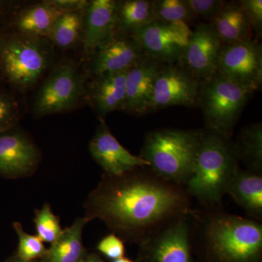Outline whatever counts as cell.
Returning a JSON list of instances; mask_svg holds the SVG:
<instances>
[{
    "label": "cell",
    "mask_w": 262,
    "mask_h": 262,
    "mask_svg": "<svg viewBox=\"0 0 262 262\" xmlns=\"http://www.w3.org/2000/svg\"><path fill=\"white\" fill-rule=\"evenodd\" d=\"M217 73L253 92L262 84V48L256 39L226 45L222 48Z\"/></svg>",
    "instance_id": "cell-9"
},
{
    "label": "cell",
    "mask_w": 262,
    "mask_h": 262,
    "mask_svg": "<svg viewBox=\"0 0 262 262\" xmlns=\"http://www.w3.org/2000/svg\"><path fill=\"white\" fill-rule=\"evenodd\" d=\"M253 91L231 82L219 73L202 81L196 106L202 110L206 130L231 138Z\"/></svg>",
    "instance_id": "cell-5"
},
{
    "label": "cell",
    "mask_w": 262,
    "mask_h": 262,
    "mask_svg": "<svg viewBox=\"0 0 262 262\" xmlns=\"http://www.w3.org/2000/svg\"><path fill=\"white\" fill-rule=\"evenodd\" d=\"M34 221L36 232L43 243L52 244L61 234L60 220L52 211L49 203H46L41 209L35 210Z\"/></svg>",
    "instance_id": "cell-27"
},
{
    "label": "cell",
    "mask_w": 262,
    "mask_h": 262,
    "mask_svg": "<svg viewBox=\"0 0 262 262\" xmlns=\"http://www.w3.org/2000/svg\"><path fill=\"white\" fill-rule=\"evenodd\" d=\"M7 9L6 3L0 2V23L3 20L5 15H6Z\"/></svg>",
    "instance_id": "cell-35"
},
{
    "label": "cell",
    "mask_w": 262,
    "mask_h": 262,
    "mask_svg": "<svg viewBox=\"0 0 262 262\" xmlns=\"http://www.w3.org/2000/svg\"><path fill=\"white\" fill-rule=\"evenodd\" d=\"M239 161L246 165V170L262 174V125L251 124L239 132L234 143Z\"/></svg>",
    "instance_id": "cell-24"
},
{
    "label": "cell",
    "mask_w": 262,
    "mask_h": 262,
    "mask_svg": "<svg viewBox=\"0 0 262 262\" xmlns=\"http://www.w3.org/2000/svg\"><path fill=\"white\" fill-rule=\"evenodd\" d=\"M226 45L253 39V29L239 1H225L209 23Z\"/></svg>",
    "instance_id": "cell-19"
},
{
    "label": "cell",
    "mask_w": 262,
    "mask_h": 262,
    "mask_svg": "<svg viewBox=\"0 0 262 262\" xmlns=\"http://www.w3.org/2000/svg\"><path fill=\"white\" fill-rule=\"evenodd\" d=\"M117 1L93 0L84 13V51L94 52L116 32Z\"/></svg>",
    "instance_id": "cell-17"
},
{
    "label": "cell",
    "mask_w": 262,
    "mask_h": 262,
    "mask_svg": "<svg viewBox=\"0 0 262 262\" xmlns=\"http://www.w3.org/2000/svg\"><path fill=\"white\" fill-rule=\"evenodd\" d=\"M3 80V77H2L1 73H0V82Z\"/></svg>",
    "instance_id": "cell-38"
},
{
    "label": "cell",
    "mask_w": 262,
    "mask_h": 262,
    "mask_svg": "<svg viewBox=\"0 0 262 262\" xmlns=\"http://www.w3.org/2000/svg\"><path fill=\"white\" fill-rule=\"evenodd\" d=\"M13 228L18 237V249L15 254L17 257L30 261L41 259L46 255L47 248L37 235L27 233L20 222H14Z\"/></svg>",
    "instance_id": "cell-28"
},
{
    "label": "cell",
    "mask_w": 262,
    "mask_h": 262,
    "mask_svg": "<svg viewBox=\"0 0 262 262\" xmlns=\"http://www.w3.org/2000/svg\"><path fill=\"white\" fill-rule=\"evenodd\" d=\"M83 80L75 66L55 69L43 82L34 101V113L44 117L75 107L84 94Z\"/></svg>",
    "instance_id": "cell-8"
},
{
    "label": "cell",
    "mask_w": 262,
    "mask_h": 262,
    "mask_svg": "<svg viewBox=\"0 0 262 262\" xmlns=\"http://www.w3.org/2000/svg\"><path fill=\"white\" fill-rule=\"evenodd\" d=\"M201 82L179 62L163 63L155 77L150 112L171 106H196Z\"/></svg>",
    "instance_id": "cell-10"
},
{
    "label": "cell",
    "mask_w": 262,
    "mask_h": 262,
    "mask_svg": "<svg viewBox=\"0 0 262 262\" xmlns=\"http://www.w3.org/2000/svg\"><path fill=\"white\" fill-rule=\"evenodd\" d=\"M155 20L164 23L194 21L185 0H155L153 5Z\"/></svg>",
    "instance_id": "cell-26"
},
{
    "label": "cell",
    "mask_w": 262,
    "mask_h": 262,
    "mask_svg": "<svg viewBox=\"0 0 262 262\" xmlns=\"http://www.w3.org/2000/svg\"><path fill=\"white\" fill-rule=\"evenodd\" d=\"M41 160L39 150L23 131L11 129L0 134V176L8 179L32 175Z\"/></svg>",
    "instance_id": "cell-13"
},
{
    "label": "cell",
    "mask_w": 262,
    "mask_h": 262,
    "mask_svg": "<svg viewBox=\"0 0 262 262\" xmlns=\"http://www.w3.org/2000/svg\"><path fill=\"white\" fill-rule=\"evenodd\" d=\"M154 1L125 0L117 2L116 32L133 36L154 21Z\"/></svg>",
    "instance_id": "cell-23"
},
{
    "label": "cell",
    "mask_w": 262,
    "mask_h": 262,
    "mask_svg": "<svg viewBox=\"0 0 262 262\" xmlns=\"http://www.w3.org/2000/svg\"><path fill=\"white\" fill-rule=\"evenodd\" d=\"M20 119L18 106L13 96L0 93V134L15 128Z\"/></svg>",
    "instance_id": "cell-29"
},
{
    "label": "cell",
    "mask_w": 262,
    "mask_h": 262,
    "mask_svg": "<svg viewBox=\"0 0 262 262\" xmlns=\"http://www.w3.org/2000/svg\"><path fill=\"white\" fill-rule=\"evenodd\" d=\"M96 248L98 252L113 261L125 256V242L113 232L103 237L98 242Z\"/></svg>",
    "instance_id": "cell-31"
},
{
    "label": "cell",
    "mask_w": 262,
    "mask_h": 262,
    "mask_svg": "<svg viewBox=\"0 0 262 262\" xmlns=\"http://www.w3.org/2000/svg\"><path fill=\"white\" fill-rule=\"evenodd\" d=\"M96 134L90 142L89 150L95 161L104 173L110 176H120L130 170L149 164L140 156L131 154L117 140L106 122L100 117Z\"/></svg>",
    "instance_id": "cell-14"
},
{
    "label": "cell",
    "mask_w": 262,
    "mask_h": 262,
    "mask_svg": "<svg viewBox=\"0 0 262 262\" xmlns=\"http://www.w3.org/2000/svg\"><path fill=\"white\" fill-rule=\"evenodd\" d=\"M5 262H42V261H38V260H34V261H24V260L20 259V258H19L18 257H17V256H15V255H14V256H11V257L8 258V259H7V261Z\"/></svg>",
    "instance_id": "cell-36"
},
{
    "label": "cell",
    "mask_w": 262,
    "mask_h": 262,
    "mask_svg": "<svg viewBox=\"0 0 262 262\" xmlns=\"http://www.w3.org/2000/svg\"><path fill=\"white\" fill-rule=\"evenodd\" d=\"M239 163L231 138L203 130L192 173L184 187L202 207L221 206Z\"/></svg>",
    "instance_id": "cell-3"
},
{
    "label": "cell",
    "mask_w": 262,
    "mask_h": 262,
    "mask_svg": "<svg viewBox=\"0 0 262 262\" xmlns=\"http://www.w3.org/2000/svg\"><path fill=\"white\" fill-rule=\"evenodd\" d=\"M185 187L162 179L149 168L120 176L103 173L84 203V218L99 220L112 232L138 246L192 211Z\"/></svg>",
    "instance_id": "cell-1"
},
{
    "label": "cell",
    "mask_w": 262,
    "mask_h": 262,
    "mask_svg": "<svg viewBox=\"0 0 262 262\" xmlns=\"http://www.w3.org/2000/svg\"><path fill=\"white\" fill-rule=\"evenodd\" d=\"M188 9L190 11L194 20H205L209 23L215 14L225 4L223 0H185Z\"/></svg>",
    "instance_id": "cell-30"
},
{
    "label": "cell",
    "mask_w": 262,
    "mask_h": 262,
    "mask_svg": "<svg viewBox=\"0 0 262 262\" xmlns=\"http://www.w3.org/2000/svg\"><path fill=\"white\" fill-rule=\"evenodd\" d=\"M51 2L61 13L82 11L86 10L89 4V2L85 0H52Z\"/></svg>",
    "instance_id": "cell-33"
},
{
    "label": "cell",
    "mask_w": 262,
    "mask_h": 262,
    "mask_svg": "<svg viewBox=\"0 0 262 262\" xmlns=\"http://www.w3.org/2000/svg\"><path fill=\"white\" fill-rule=\"evenodd\" d=\"M82 262H104L98 253H88Z\"/></svg>",
    "instance_id": "cell-34"
},
{
    "label": "cell",
    "mask_w": 262,
    "mask_h": 262,
    "mask_svg": "<svg viewBox=\"0 0 262 262\" xmlns=\"http://www.w3.org/2000/svg\"><path fill=\"white\" fill-rule=\"evenodd\" d=\"M227 194L250 219L262 222V174L239 167L227 186Z\"/></svg>",
    "instance_id": "cell-18"
},
{
    "label": "cell",
    "mask_w": 262,
    "mask_h": 262,
    "mask_svg": "<svg viewBox=\"0 0 262 262\" xmlns=\"http://www.w3.org/2000/svg\"><path fill=\"white\" fill-rule=\"evenodd\" d=\"M83 24L82 11L61 13L53 24L48 37L58 47H72L80 39Z\"/></svg>",
    "instance_id": "cell-25"
},
{
    "label": "cell",
    "mask_w": 262,
    "mask_h": 262,
    "mask_svg": "<svg viewBox=\"0 0 262 262\" xmlns=\"http://www.w3.org/2000/svg\"><path fill=\"white\" fill-rule=\"evenodd\" d=\"M191 247L196 262H261L262 223L222 206L192 209Z\"/></svg>",
    "instance_id": "cell-2"
},
{
    "label": "cell",
    "mask_w": 262,
    "mask_h": 262,
    "mask_svg": "<svg viewBox=\"0 0 262 262\" xmlns=\"http://www.w3.org/2000/svg\"><path fill=\"white\" fill-rule=\"evenodd\" d=\"M192 30L185 22L164 23L154 20L133 35L146 57L161 63L179 62Z\"/></svg>",
    "instance_id": "cell-7"
},
{
    "label": "cell",
    "mask_w": 262,
    "mask_h": 262,
    "mask_svg": "<svg viewBox=\"0 0 262 262\" xmlns=\"http://www.w3.org/2000/svg\"><path fill=\"white\" fill-rule=\"evenodd\" d=\"M113 262H135L132 261V260L130 259V258L126 257H122L120 258H118V259L114 260Z\"/></svg>",
    "instance_id": "cell-37"
},
{
    "label": "cell",
    "mask_w": 262,
    "mask_h": 262,
    "mask_svg": "<svg viewBox=\"0 0 262 262\" xmlns=\"http://www.w3.org/2000/svg\"><path fill=\"white\" fill-rule=\"evenodd\" d=\"M61 14L51 1L42 2L22 10L15 18V27L20 34L27 37H48Z\"/></svg>",
    "instance_id": "cell-22"
},
{
    "label": "cell",
    "mask_w": 262,
    "mask_h": 262,
    "mask_svg": "<svg viewBox=\"0 0 262 262\" xmlns=\"http://www.w3.org/2000/svg\"><path fill=\"white\" fill-rule=\"evenodd\" d=\"M91 70L95 76L128 70L147 58L136 40L126 34H115L94 51Z\"/></svg>",
    "instance_id": "cell-15"
},
{
    "label": "cell",
    "mask_w": 262,
    "mask_h": 262,
    "mask_svg": "<svg viewBox=\"0 0 262 262\" xmlns=\"http://www.w3.org/2000/svg\"><path fill=\"white\" fill-rule=\"evenodd\" d=\"M239 2L247 15L253 32L259 36L262 30L261 0H243Z\"/></svg>",
    "instance_id": "cell-32"
},
{
    "label": "cell",
    "mask_w": 262,
    "mask_h": 262,
    "mask_svg": "<svg viewBox=\"0 0 262 262\" xmlns=\"http://www.w3.org/2000/svg\"><path fill=\"white\" fill-rule=\"evenodd\" d=\"M84 217H78L47 249L42 262H82L87 250L82 244V232L89 223Z\"/></svg>",
    "instance_id": "cell-21"
},
{
    "label": "cell",
    "mask_w": 262,
    "mask_h": 262,
    "mask_svg": "<svg viewBox=\"0 0 262 262\" xmlns=\"http://www.w3.org/2000/svg\"><path fill=\"white\" fill-rule=\"evenodd\" d=\"M189 214L157 232L139 245L140 262H196L190 239Z\"/></svg>",
    "instance_id": "cell-11"
},
{
    "label": "cell",
    "mask_w": 262,
    "mask_h": 262,
    "mask_svg": "<svg viewBox=\"0 0 262 262\" xmlns=\"http://www.w3.org/2000/svg\"><path fill=\"white\" fill-rule=\"evenodd\" d=\"M48 63V52L35 39L0 33V73L15 89L25 91L34 86Z\"/></svg>",
    "instance_id": "cell-6"
},
{
    "label": "cell",
    "mask_w": 262,
    "mask_h": 262,
    "mask_svg": "<svg viewBox=\"0 0 262 262\" xmlns=\"http://www.w3.org/2000/svg\"><path fill=\"white\" fill-rule=\"evenodd\" d=\"M127 72V70L96 76L91 98L101 117L124 110Z\"/></svg>",
    "instance_id": "cell-20"
},
{
    "label": "cell",
    "mask_w": 262,
    "mask_h": 262,
    "mask_svg": "<svg viewBox=\"0 0 262 262\" xmlns=\"http://www.w3.org/2000/svg\"><path fill=\"white\" fill-rule=\"evenodd\" d=\"M162 64L146 58L127 70L123 111L136 115L149 113L155 77Z\"/></svg>",
    "instance_id": "cell-16"
},
{
    "label": "cell",
    "mask_w": 262,
    "mask_h": 262,
    "mask_svg": "<svg viewBox=\"0 0 262 262\" xmlns=\"http://www.w3.org/2000/svg\"><path fill=\"white\" fill-rule=\"evenodd\" d=\"M201 130L177 128L149 131L140 155L165 180L184 187L190 178L203 136Z\"/></svg>",
    "instance_id": "cell-4"
},
{
    "label": "cell",
    "mask_w": 262,
    "mask_h": 262,
    "mask_svg": "<svg viewBox=\"0 0 262 262\" xmlns=\"http://www.w3.org/2000/svg\"><path fill=\"white\" fill-rule=\"evenodd\" d=\"M223 46L211 24L201 22L192 30L190 40L179 63L198 80H207L217 72Z\"/></svg>",
    "instance_id": "cell-12"
}]
</instances>
